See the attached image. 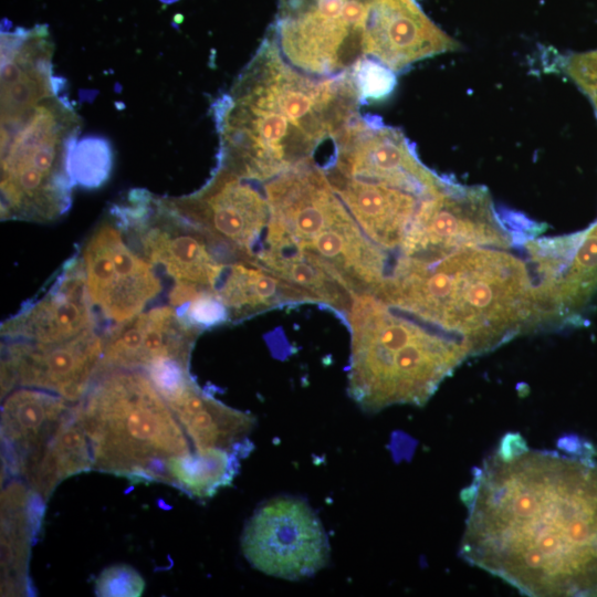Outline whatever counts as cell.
<instances>
[{"mask_svg": "<svg viewBox=\"0 0 597 597\" xmlns=\"http://www.w3.org/2000/svg\"><path fill=\"white\" fill-rule=\"evenodd\" d=\"M239 452L222 448L198 449L167 461L170 485L207 499L232 483L239 469Z\"/></svg>", "mask_w": 597, "mask_h": 597, "instance_id": "23", "label": "cell"}, {"mask_svg": "<svg viewBox=\"0 0 597 597\" xmlns=\"http://www.w3.org/2000/svg\"><path fill=\"white\" fill-rule=\"evenodd\" d=\"M352 72L316 77L291 65L268 34L214 105L219 164L266 180L315 160L317 149L359 116Z\"/></svg>", "mask_w": 597, "mask_h": 597, "instance_id": "2", "label": "cell"}, {"mask_svg": "<svg viewBox=\"0 0 597 597\" xmlns=\"http://www.w3.org/2000/svg\"><path fill=\"white\" fill-rule=\"evenodd\" d=\"M91 469V444L75 405L48 443L23 462L18 474L33 492L48 500L61 481Z\"/></svg>", "mask_w": 597, "mask_h": 597, "instance_id": "21", "label": "cell"}, {"mask_svg": "<svg viewBox=\"0 0 597 597\" xmlns=\"http://www.w3.org/2000/svg\"><path fill=\"white\" fill-rule=\"evenodd\" d=\"M378 0H279L268 33L283 57L316 77L349 73L365 54Z\"/></svg>", "mask_w": 597, "mask_h": 597, "instance_id": "9", "label": "cell"}, {"mask_svg": "<svg viewBox=\"0 0 597 597\" xmlns=\"http://www.w3.org/2000/svg\"><path fill=\"white\" fill-rule=\"evenodd\" d=\"M144 589L145 580L128 565L106 567L95 580V595L102 597H137Z\"/></svg>", "mask_w": 597, "mask_h": 597, "instance_id": "27", "label": "cell"}, {"mask_svg": "<svg viewBox=\"0 0 597 597\" xmlns=\"http://www.w3.org/2000/svg\"><path fill=\"white\" fill-rule=\"evenodd\" d=\"M105 333L97 329L55 345L2 342L1 391L38 388L80 401L98 369Z\"/></svg>", "mask_w": 597, "mask_h": 597, "instance_id": "14", "label": "cell"}, {"mask_svg": "<svg viewBox=\"0 0 597 597\" xmlns=\"http://www.w3.org/2000/svg\"><path fill=\"white\" fill-rule=\"evenodd\" d=\"M72 408L73 402L43 389L17 387L6 395L1 439L12 473L18 474L22 463L48 443Z\"/></svg>", "mask_w": 597, "mask_h": 597, "instance_id": "18", "label": "cell"}, {"mask_svg": "<svg viewBox=\"0 0 597 597\" xmlns=\"http://www.w3.org/2000/svg\"><path fill=\"white\" fill-rule=\"evenodd\" d=\"M177 312L185 323L199 332L230 323L228 307L209 291H202Z\"/></svg>", "mask_w": 597, "mask_h": 597, "instance_id": "26", "label": "cell"}, {"mask_svg": "<svg viewBox=\"0 0 597 597\" xmlns=\"http://www.w3.org/2000/svg\"><path fill=\"white\" fill-rule=\"evenodd\" d=\"M320 168L366 237L386 255L400 252L425 203L449 184L415 153L384 140L338 144Z\"/></svg>", "mask_w": 597, "mask_h": 597, "instance_id": "7", "label": "cell"}, {"mask_svg": "<svg viewBox=\"0 0 597 597\" xmlns=\"http://www.w3.org/2000/svg\"><path fill=\"white\" fill-rule=\"evenodd\" d=\"M76 408L95 470L170 484L167 461L191 452L182 426L140 369L98 370Z\"/></svg>", "mask_w": 597, "mask_h": 597, "instance_id": "6", "label": "cell"}, {"mask_svg": "<svg viewBox=\"0 0 597 597\" xmlns=\"http://www.w3.org/2000/svg\"><path fill=\"white\" fill-rule=\"evenodd\" d=\"M40 499L20 483L2 493L1 568L2 595L28 593L27 562L34 524L40 520Z\"/></svg>", "mask_w": 597, "mask_h": 597, "instance_id": "22", "label": "cell"}, {"mask_svg": "<svg viewBox=\"0 0 597 597\" xmlns=\"http://www.w3.org/2000/svg\"><path fill=\"white\" fill-rule=\"evenodd\" d=\"M199 334L184 322L174 306L154 307L105 332L97 370H145L163 359L189 363L192 345Z\"/></svg>", "mask_w": 597, "mask_h": 597, "instance_id": "17", "label": "cell"}, {"mask_svg": "<svg viewBox=\"0 0 597 597\" xmlns=\"http://www.w3.org/2000/svg\"><path fill=\"white\" fill-rule=\"evenodd\" d=\"M56 92L1 113V219L51 222L71 206L69 156L80 121Z\"/></svg>", "mask_w": 597, "mask_h": 597, "instance_id": "8", "label": "cell"}, {"mask_svg": "<svg viewBox=\"0 0 597 597\" xmlns=\"http://www.w3.org/2000/svg\"><path fill=\"white\" fill-rule=\"evenodd\" d=\"M512 242L485 190L449 182L420 210L397 261H429L460 248H510Z\"/></svg>", "mask_w": 597, "mask_h": 597, "instance_id": "13", "label": "cell"}, {"mask_svg": "<svg viewBox=\"0 0 597 597\" xmlns=\"http://www.w3.org/2000/svg\"><path fill=\"white\" fill-rule=\"evenodd\" d=\"M566 71L589 96L597 113V51L570 59Z\"/></svg>", "mask_w": 597, "mask_h": 597, "instance_id": "28", "label": "cell"}, {"mask_svg": "<svg viewBox=\"0 0 597 597\" xmlns=\"http://www.w3.org/2000/svg\"><path fill=\"white\" fill-rule=\"evenodd\" d=\"M346 322L352 337L348 392L367 412L425 405L470 356L455 336L371 294L355 295Z\"/></svg>", "mask_w": 597, "mask_h": 597, "instance_id": "5", "label": "cell"}, {"mask_svg": "<svg viewBox=\"0 0 597 597\" xmlns=\"http://www.w3.org/2000/svg\"><path fill=\"white\" fill-rule=\"evenodd\" d=\"M81 259L91 302L106 331L144 312L161 292L155 266L109 212L86 239Z\"/></svg>", "mask_w": 597, "mask_h": 597, "instance_id": "12", "label": "cell"}, {"mask_svg": "<svg viewBox=\"0 0 597 597\" xmlns=\"http://www.w3.org/2000/svg\"><path fill=\"white\" fill-rule=\"evenodd\" d=\"M195 450L222 448L250 451L248 434L254 427L253 416L233 409L191 384L178 398L168 402Z\"/></svg>", "mask_w": 597, "mask_h": 597, "instance_id": "20", "label": "cell"}, {"mask_svg": "<svg viewBox=\"0 0 597 597\" xmlns=\"http://www.w3.org/2000/svg\"><path fill=\"white\" fill-rule=\"evenodd\" d=\"M112 151L102 138L88 137L75 143L69 156V171L74 184L97 188L109 177Z\"/></svg>", "mask_w": 597, "mask_h": 597, "instance_id": "24", "label": "cell"}, {"mask_svg": "<svg viewBox=\"0 0 597 597\" xmlns=\"http://www.w3.org/2000/svg\"><path fill=\"white\" fill-rule=\"evenodd\" d=\"M504 247H465L400 259L377 297L488 352L541 323L530 266Z\"/></svg>", "mask_w": 597, "mask_h": 597, "instance_id": "3", "label": "cell"}, {"mask_svg": "<svg viewBox=\"0 0 597 597\" xmlns=\"http://www.w3.org/2000/svg\"><path fill=\"white\" fill-rule=\"evenodd\" d=\"M241 548L252 567L287 580L313 576L329 561L318 516L293 496H277L259 506L244 526Z\"/></svg>", "mask_w": 597, "mask_h": 597, "instance_id": "11", "label": "cell"}, {"mask_svg": "<svg viewBox=\"0 0 597 597\" xmlns=\"http://www.w3.org/2000/svg\"><path fill=\"white\" fill-rule=\"evenodd\" d=\"M228 307L230 323L286 304L316 303L306 291L262 266L224 261L212 286Z\"/></svg>", "mask_w": 597, "mask_h": 597, "instance_id": "19", "label": "cell"}, {"mask_svg": "<svg viewBox=\"0 0 597 597\" xmlns=\"http://www.w3.org/2000/svg\"><path fill=\"white\" fill-rule=\"evenodd\" d=\"M108 212L128 241L175 284L212 291L224 261L205 233L177 212L167 198L133 190Z\"/></svg>", "mask_w": 597, "mask_h": 597, "instance_id": "10", "label": "cell"}, {"mask_svg": "<svg viewBox=\"0 0 597 597\" xmlns=\"http://www.w3.org/2000/svg\"><path fill=\"white\" fill-rule=\"evenodd\" d=\"M362 102L389 95L396 85V73L380 62L363 57L350 71Z\"/></svg>", "mask_w": 597, "mask_h": 597, "instance_id": "25", "label": "cell"}, {"mask_svg": "<svg viewBox=\"0 0 597 597\" xmlns=\"http://www.w3.org/2000/svg\"><path fill=\"white\" fill-rule=\"evenodd\" d=\"M81 255L70 258L46 289L1 326L2 342L55 345L97 329Z\"/></svg>", "mask_w": 597, "mask_h": 597, "instance_id": "15", "label": "cell"}, {"mask_svg": "<svg viewBox=\"0 0 597 597\" xmlns=\"http://www.w3.org/2000/svg\"><path fill=\"white\" fill-rule=\"evenodd\" d=\"M461 500L468 563L527 596H597V461L509 433Z\"/></svg>", "mask_w": 597, "mask_h": 597, "instance_id": "1", "label": "cell"}, {"mask_svg": "<svg viewBox=\"0 0 597 597\" xmlns=\"http://www.w3.org/2000/svg\"><path fill=\"white\" fill-rule=\"evenodd\" d=\"M262 182L270 219L258 256L268 253L271 271L282 276L310 258L335 272L355 295L378 291L387 255L366 237L315 160Z\"/></svg>", "mask_w": 597, "mask_h": 597, "instance_id": "4", "label": "cell"}, {"mask_svg": "<svg viewBox=\"0 0 597 597\" xmlns=\"http://www.w3.org/2000/svg\"><path fill=\"white\" fill-rule=\"evenodd\" d=\"M543 322L574 317L597 292V223L573 239L528 244Z\"/></svg>", "mask_w": 597, "mask_h": 597, "instance_id": "16", "label": "cell"}]
</instances>
